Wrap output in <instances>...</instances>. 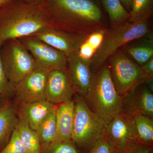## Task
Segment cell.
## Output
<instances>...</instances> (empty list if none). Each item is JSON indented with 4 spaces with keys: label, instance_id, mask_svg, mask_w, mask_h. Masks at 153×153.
Returning a JSON list of instances; mask_svg holds the SVG:
<instances>
[{
    "label": "cell",
    "instance_id": "cell-1",
    "mask_svg": "<svg viewBox=\"0 0 153 153\" xmlns=\"http://www.w3.org/2000/svg\"><path fill=\"white\" fill-rule=\"evenodd\" d=\"M53 27L44 5L23 0H11L0 7V44L8 40L30 36Z\"/></svg>",
    "mask_w": 153,
    "mask_h": 153
},
{
    "label": "cell",
    "instance_id": "cell-2",
    "mask_svg": "<svg viewBox=\"0 0 153 153\" xmlns=\"http://www.w3.org/2000/svg\"><path fill=\"white\" fill-rule=\"evenodd\" d=\"M53 28L88 35L102 27L101 11L92 0H46Z\"/></svg>",
    "mask_w": 153,
    "mask_h": 153
},
{
    "label": "cell",
    "instance_id": "cell-3",
    "mask_svg": "<svg viewBox=\"0 0 153 153\" xmlns=\"http://www.w3.org/2000/svg\"><path fill=\"white\" fill-rule=\"evenodd\" d=\"M84 98L89 108L107 124L121 112L123 97L116 89L108 66H102L94 74Z\"/></svg>",
    "mask_w": 153,
    "mask_h": 153
},
{
    "label": "cell",
    "instance_id": "cell-4",
    "mask_svg": "<svg viewBox=\"0 0 153 153\" xmlns=\"http://www.w3.org/2000/svg\"><path fill=\"white\" fill-rule=\"evenodd\" d=\"M74 115L71 140L88 152L105 135L107 123L89 108L84 97L75 94Z\"/></svg>",
    "mask_w": 153,
    "mask_h": 153
},
{
    "label": "cell",
    "instance_id": "cell-5",
    "mask_svg": "<svg viewBox=\"0 0 153 153\" xmlns=\"http://www.w3.org/2000/svg\"><path fill=\"white\" fill-rule=\"evenodd\" d=\"M149 30V19L136 22H128L107 30L101 46L91 60V68L97 71L120 47L146 36Z\"/></svg>",
    "mask_w": 153,
    "mask_h": 153
},
{
    "label": "cell",
    "instance_id": "cell-6",
    "mask_svg": "<svg viewBox=\"0 0 153 153\" xmlns=\"http://www.w3.org/2000/svg\"><path fill=\"white\" fill-rule=\"evenodd\" d=\"M1 55L10 88L36 68L34 58L19 39L4 42L1 47Z\"/></svg>",
    "mask_w": 153,
    "mask_h": 153
},
{
    "label": "cell",
    "instance_id": "cell-7",
    "mask_svg": "<svg viewBox=\"0 0 153 153\" xmlns=\"http://www.w3.org/2000/svg\"><path fill=\"white\" fill-rule=\"evenodd\" d=\"M112 56L108 66L111 75L118 93L123 97L153 79L145 74L141 66L122 52Z\"/></svg>",
    "mask_w": 153,
    "mask_h": 153
},
{
    "label": "cell",
    "instance_id": "cell-8",
    "mask_svg": "<svg viewBox=\"0 0 153 153\" xmlns=\"http://www.w3.org/2000/svg\"><path fill=\"white\" fill-rule=\"evenodd\" d=\"M19 39L33 56L36 67L49 72L67 70L68 58L63 52L31 36Z\"/></svg>",
    "mask_w": 153,
    "mask_h": 153
},
{
    "label": "cell",
    "instance_id": "cell-9",
    "mask_svg": "<svg viewBox=\"0 0 153 153\" xmlns=\"http://www.w3.org/2000/svg\"><path fill=\"white\" fill-rule=\"evenodd\" d=\"M105 137L117 153L132 145L140 143L133 119L122 112L108 123Z\"/></svg>",
    "mask_w": 153,
    "mask_h": 153
},
{
    "label": "cell",
    "instance_id": "cell-10",
    "mask_svg": "<svg viewBox=\"0 0 153 153\" xmlns=\"http://www.w3.org/2000/svg\"><path fill=\"white\" fill-rule=\"evenodd\" d=\"M49 71L36 67L17 84L10 87L20 103L46 100V88Z\"/></svg>",
    "mask_w": 153,
    "mask_h": 153
},
{
    "label": "cell",
    "instance_id": "cell-11",
    "mask_svg": "<svg viewBox=\"0 0 153 153\" xmlns=\"http://www.w3.org/2000/svg\"><path fill=\"white\" fill-rule=\"evenodd\" d=\"M87 36L69 33L51 27L30 36L63 52L68 59L77 55L80 45Z\"/></svg>",
    "mask_w": 153,
    "mask_h": 153
},
{
    "label": "cell",
    "instance_id": "cell-12",
    "mask_svg": "<svg viewBox=\"0 0 153 153\" xmlns=\"http://www.w3.org/2000/svg\"><path fill=\"white\" fill-rule=\"evenodd\" d=\"M121 112L132 117L143 115L153 118L152 91L144 83L124 96Z\"/></svg>",
    "mask_w": 153,
    "mask_h": 153
},
{
    "label": "cell",
    "instance_id": "cell-13",
    "mask_svg": "<svg viewBox=\"0 0 153 153\" xmlns=\"http://www.w3.org/2000/svg\"><path fill=\"white\" fill-rule=\"evenodd\" d=\"M75 94L67 71H49L46 84V100L58 105L72 99Z\"/></svg>",
    "mask_w": 153,
    "mask_h": 153
},
{
    "label": "cell",
    "instance_id": "cell-14",
    "mask_svg": "<svg viewBox=\"0 0 153 153\" xmlns=\"http://www.w3.org/2000/svg\"><path fill=\"white\" fill-rule=\"evenodd\" d=\"M66 71L75 94L85 97L93 77L90 62L84 61L76 55L68 59Z\"/></svg>",
    "mask_w": 153,
    "mask_h": 153
},
{
    "label": "cell",
    "instance_id": "cell-15",
    "mask_svg": "<svg viewBox=\"0 0 153 153\" xmlns=\"http://www.w3.org/2000/svg\"><path fill=\"white\" fill-rule=\"evenodd\" d=\"M18 113L25 117L30 127L36 131L41 123L56 106L47 100L20 103Z\"/></svg>",
    "mask_w": 153,
    "mask_h": 153
},
{
    "label": "cell",
    "instance_id": "cell-16",
    "mask_svg": "<svg viewBox=\"0 0 153 153\" xmlns=\"http://www.w3.org/2000/svg\"><path fill=\"white\" fill-rule=\"evenodd\" d=\"M19 121L15 103L4 102L0 105V151L8 142Z\"/></svg>",
    "mask_w": 153,
    "mask_h": 153
},
{
    "label": "cell",
    "instance_id": "cell-17",
    "mask_svg": "<svg viewBox=\"0 0 153 153\" xmlns=\"http://www.w3.org/2000/svg\"><path fill=\"white\" fill-rule=\"evenodd\" d=\"M74 115L73 98L66 102L57 105V139L71 140Z\"/></svg>",
    "mask_w": 153,
    "mask_h": 153
},
{
    "label": "cell",
    "instance_id": "cell-18",
    "mask_svg": "<svg viewBox=\"0 0 153 153\" xmlns=\"http://www.w3.org/2000/svg\"><path fill=\"white\" fill-rule=\"evenodd\" d=\"M18 115L16 129L27 153H41V142L36 131L31 128L24 117L19 113Z\"/></svg>",
    "mask_w": 153,
    "mask_h": 153
},
{
    "label": "cell",
    "instance_id": "cell-19",
    "mask_svg": "<svg viewBox=\"0 0 153 153\" xmlns=\"http://www.w3.org/2000/svg\"><path fill=\"white\" fill-rule=\"evenodd\" d=\"M107 30L102 28L88 35L79 47L76 56L91 63L92 58L101 46Z\"/></svg>",
    "mask_w": 153,
    "mask_h": 153
},
{
    "label": "cell",
    "instance_id": "cell-20",
    "mask_svg": "<svg viewBox=\"0 0 153 153\" xmlns=\"http://www.w3.org/2000/svg\"><path fill=\"white\" fill-rule=\"evenodd\" d=\"M56 106L41 123L36 131L41 142V148L57 139Z\"/></svg>",
    "mask_w": 153,
    "mask_h": 153
},
{
    "label": "cell",
    "instance_id": "cell-21",
    "mask_svg": "<svg viewBox=\"0 0 153 153\" xmlns=\"http://www.w3.org/2000/svg\"><path fill=\"white\" fill-rule=\"evenodd\" d=\"M132 118L140 143L152 147L153 142V118L143 115H137Z\"/></svg>",
    "mask_w": 153,
    "mask_h": 153
},
{
    "label": "cell",
    "instance_id": "cell-22",
    "mask_svg": "<svg viewBox=\"0 0 153 153\" xmlns=\"http://www.w3.org/2000/svg\"><path fill=\"white\" fill-rule=\"evenodd\" d=\"M108 14L112 27H117L128 21L129 13L124 7L120 0H102Z\"/></svg>",
    "mask_w": 153,
    "mask_h": 153
},
{
    "label": "cell",
    "instance_id": "cell-23",
    "mask_svg": "<svg viewBox=\"0 0 153 153\" xmlns=\"http://www.w3.org/2000/svg\"><path fill=\"white\" fill-rule=\"evenodd\" d=\"M153 0H132L128 22H136L149 19L152 13Z\"/></svg>",
    "mask_w": 153,
    "mask_h": 153
},
{
    "label": "cell",
    "instance_id": "cell-24",
    "mask_svg": "<svg viewBox=\"0 0 153 153\" xmlns=\"http://www.w3.org/2000/svg\"><path fill=\"white\" fill-rule=\"evenodd\" d=\"M128 55L141 66L153 57V38L148 40L146 44L130 46L126 48Z\"/></svg>",
    "mask_w": 153,
    "mask_h": 153
},
{
    "label": "cell",
    "instance_id": "cell-25",
    "mask_svg": "<svg viewBox=\"0 0 153 153\" xmlns=\"http://www.w3.org/2000/svg\"><path fill=\"white\" fill-rule=\"evenodd\" d=\"M41 153H85L80 150L71 140H55L44 148Z\"/></svg>",
    "mask_w": 153,
    "mask_h": 153
},
{
    "label": "cell",
    "instance_id": "cell-26",
    "mask_svg": "<svg viewBox=\"0 0 153 153\" xmlns=\"http://www.w3.org/2000/svg\"><path fill=\"white\" fill-rule=\"evenodd\" d=\"M0 153H27L16 129L14 130L8 142Z\"/></svg>",
    "mask_w": 153,
    "mask_h": 153
},
{
    "label": "cell",
    "instance_id": "cell-27",
    "mask_svg": "<svg viewBox=\"0 0 153 153\" xmlns=\"http://www.w3.org/2000/svg\"><path fill=\"white\" fill-rule=\"evenodd\" d=\"M87 153H117L108 142L105 136L100 140Z\"/></svg>",
    "mask_w": 153,
    "mask_h": 153
},
{
    "label": "cell",
    "instance_id": "cell-28",
    "mask_svg": "<svg viewBox=\"0 0 153 153\" xmlns=\"http://www.w3.org/2000/svg\"><path fill=\"white\" fill-rule=\"evenodd\" d=\"M1 45L0 44V94H5L10 92V88L7 82L3 68L1 58Z\"/></svg>",
    "mask_w": 153,
    "mask_h": 153
},
{
    "label": "cell",
    "instance_id": "cell-29",
    "mask_svg": "<svg viewBox=\"0 0 153 153\" xmlns=\"http://www.w3.org/2000/svg\"><path fill=\"white\" fill-rule=\"evenodd\" d=\"M152 147L143 144L137 143L124 149L117 153H150Z\"/></svg>",
    "mask_w": 153,
    "mask_h": 153
},
{
    "label": "cell",
    "instance_id": "cell-30",
    "mask_svg": "<svg viewBox=\"0 0 153 153\" xmlns=\"http://www.w3.org/2000/svg\"><path fill=\"white\" fill-rule=\"evenodd\" d=\"M141 67L145 74L153 78V57H152L147 62L142 65Z\"/></svg>",
    "mask_w": 153,
    "mask_h": 153
},
{
    "label": "cell",
    "instance_id": "cell-31",
    "mask_svg": "<svg viewBox=\"0 0 153 153\" xmlns=\"http://www.w3.org/2000/svg\"><path fill=\"white\" fill-rule=\"evenodd\" d=\"M26 2L35 5H44L46 0H23Z\"/></svg>",
    "mask_w": 153,
    "mask_h": 153
},
{
    "label": "cell",
    "instance_id": "cell-32",
    "mask_svg": "<svg viewBox=\"0 0 153 153\" xmlns=\"http://www.w3.org/2000/svg\"><path fill=\"white\" fill-rule=\"evenodd\" d=\"M120 1L125 9L126 8L130 10L132 0H120Z\"/></svg>",
    "mask_w": 153,
    "mask_h": 153
},
{
    "label": "cell",
    "instance_id": "cell-33",
    "mask_svg": "<svg viewBox=\"0 0 153 153\" xmlns=\"http://www.w3.org/2000/svg\"><path fill=\"white\" fill-rule=\"evenodd\" d=\"M11 0H0V4H4Z\"/></svg>",
    "mask_w": 153,
    "mask_h": 153
},
{
    "label": "cell",
    "instance_id": "cell-34",
    "mask_svg": "<svg viewBox=\"0 0 153 153\" xmlns=\"http://www.w3.org/2000/svg\"><path fill=\"white\" fill-rule=\"evenodd\" d=\"M3 103H4V102H3V100H1L0 99V105L2 104H3Z\"/></svg>",
    "mask_w": 153,
    "mask_h": 153
},
{
    "label": "cell",
    "instance_id": "cell-35",
    "mask_svg": "<svg viewBox=\"0 0 153 153\" xmlns=\"http://www.w3.org/2000/svg\"><path fill=\"white\" fill-rule=\"evenodd\" d=\"M3 4H0V7H1V6H2Z\"/></svg>",
    "mask_w": 153,
    "mask_h": 153
}]
</instances>
